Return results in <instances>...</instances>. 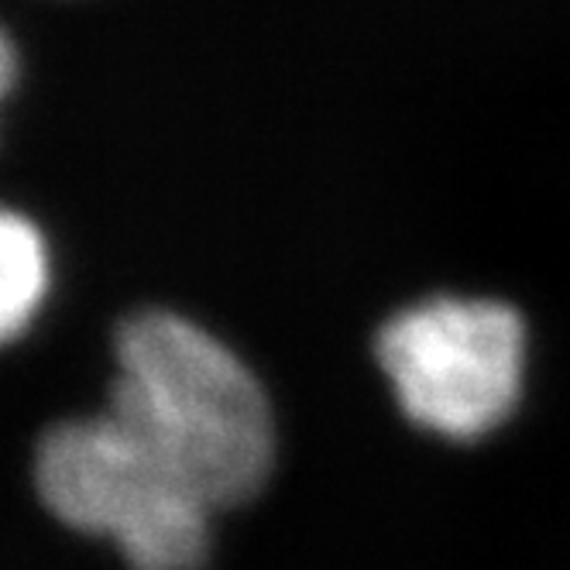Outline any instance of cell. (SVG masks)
Segmentation results:
<instances>
[{
  "label": "cell",
  "mask_w": 570,
  "mask_h": 570,
  "mask_svg": "<svg viewBox=\"0 0 570 570\" xmlns=\"http://www.w3.org/2000/svg\"><path fill=\"white\" fill-rule=\"evenodd\" d=\"M379 361L413 423L451 436L492 433L519 402L525 327L492 299H430L392 316Z\"/></svg>",
  "instance_id": "obj_3"
},
{
  "label": "cell",
  "mask_w": 570,
  "mask_h": 570,
  "mask_svg": "<svg viewBox=\"0 0 570 570\" xmlns=\"http://www.w3.org/2000/svg\"><path fill=\"white\" fill-rule=\"evenodd\" d=\"M110 416L214 512L248 502L275 461L258 379L193 320L145 309L117 327Z\"/></svg>",
  "instance_id": "obj_1"
},
{
  "label": "cell",
  "mask_w": 570,
  "mask_h": 570,
  "mask_svg": "<svg viewBox=\"0 0 570 570\" xmlns=\"http://www.w3.org/2000/svg\"><path fill=\"white\" fill-rule=\"evenodd\" d=\"M0 262H4V289H0V331L4 337H18L49 285V258L42 234L35 224L14 210L4 214L0 224Z\"/></svg>",
  "instance_id": "obj_4"
},
{
  "label": "cell",
  "mask_w": 570,
  "mask_h": 570,
  "mask_svg": "<svg viewBox=\"0 0 570 570\" xmlns=\"http://www.w3.org/2000/svg\"><path fill=\"white\" fill-rule=\"evenodd\" d=\"M46 509L117 543L131 570H199L210 553V505L110 413L52 426L35 454Z\"/></svg>",
  "instance_id": "obj_2"
}]
</instances>
